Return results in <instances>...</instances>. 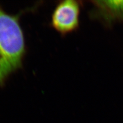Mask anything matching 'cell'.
<instances>
[{
	"label": "cell",
	"instance_id": "3957f363",
	"mask_svg": "<svg viewBox=\"0 0 123 123\" xmlns=\"http://www.w3.org/2000/svg\"><path fill=\"white\" fill-rule=\"evenodd\" d=\"M92 18L99 20L105 26L123 22V1H92Z\"/></svg>",
	"mask_w": 123,
	"mask_h": 123
},
{
	"label": "cell",
	"instance_id": "6da1fadb",
	"mask_svg": "<svg viewBox=\"0 0 123 123\" xmlns=\"http://www.w3.org/2000/svg\"><path fill=\"white\" fill-rule=\"evenodd\" d=\"M25 52L19 15L10 14L0 6V86L22 67Z\"/></svg>",
	"mask_w": 123,
	"mask_h": 123
},
{
	"label": "cell",
	"instance_id": "7a4b0ae2",
	"mask_svg": "<svg viewBox=\"0 0 123 123\" xmlns=\"http://www.w3.org/2000/svg\"><path fill=\"white\" fill-rule=\"evenodd\" d=\"M80 5L78 1L74 0L60 2L52 14L51 26L62 35L75 31L79 24Z\"/></svg>",
	"mask_w": 123,
	"mask_h": 123
}]
</instances>
